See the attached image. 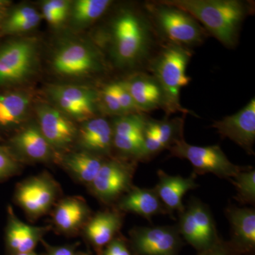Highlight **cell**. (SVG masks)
Returning a JSON list of instances; mask_svg holds the SVG:
<instances>
[{"instance_id":"cell-32","label":"cell","mask_w":255,"mask_h":255,"mask_svg":"<svg viewBox=\"0 0 255 255\" xmlns=\"http://www.w3.org/2000/svg\"><path fill=\"white\" fill-rule=\"evenodd\" d=\"M164 149V146L157 137L153 121L148 120L145 128L143 147H142L140 162L149 160L151 157L155 156L160 151L163 150Z\"/></svg>"},{"instance_id":"cell-33","label":"cell","mask_w":255,"mask_h":255,"mask_svg":"<svg viewBox=\"0 0 255 255\" xmlns=\"http://www.w3.org/2000/svg\"><path fill=\"white\" fill-rule=\"evenodd\" d=\"M101 99L102 105L107 113L116 117L125 115L119 103L114 82L105 87L101 94Z\"/></svg>"},{"instance_id":"cell-25","label":"cell","mask_w":255,"mask_h":255,"mask_svg":"<svg viewBox=\"0 0 255 255\" xmlns=\"http://www.w3.org/2000/svg\"><path fill=\"white\" fill-rule=\"evenodd\" d=\"M29 103V97L24 92L0 90V129L7 130L21 123Z\"/></svg>"},{"instance_id":"cell-14","label":"cell","mask_w":255,"mask_h":255,"mask_svg":"<svg viewBox=\"0 0 255 255\" xmlns=\"http://www.w3.org/2000/svg\"><path fill=\"white\" fill-rule=\"evenodd\" d=\"M4 145L21 163L24 160L39 163L58 162V154L43 136L38 124L20 129Z\"/></svg>"},{"instance_id":"cell-9","label":"cell","mask_w":255,"mask_h":255,"mask_svg":"<svg viewBox=\"0 0 255 255\" xmlns=\"http://www.w3.org/2000/svg\"><path fill=\"white\" fill-rule=\"evenodd\" d=\"M129 236L134 255H179L183 245L177 226L135 227Z\"/></svg>"},{"instance_id":"cell-36","label":"cell","mask_w":255,"mask_h":255,"mask_svg":"<svg viewBox=\"0 0 255 255\" xmlns=\"http://www.w3.org/2000/svg\"><path fill=\"white\" fill-rule=\"evenodd\" d=\"M197 255H241L231 244V242L220 240L214 246L205 251L199 252Z\"/></svg>"},{"instance_id":"cell-37","label":"cell","mask_w":255,"mask_h":255,"mask_svg":"<svg viewBox=\"0 0 255 255\" xmlns=\"http://www.w3.org/2000/svg\"><path fill=\"white\" fill-rule=\"evenodd\" d=\"M41 243H43L46 249V254L43 255H73L79 245L78 243H75V244L65 245V246H52L43 240Z\"/></svg>"},{"instance_id":"cell-23","label":"cell","mask_w":255,"mask_h":255,"mask_svg":"<svg viewBox=\"0 0 255 255\" xmlns=\"http://www.w3.org/2000/svg\"><path fill=\"white\" fill-rule=\"evenodd\" d=\"M123 82L142 113L158 109L164 110L163 94L153 76L139 73Z\"/></svg>"},{"instance_id":"cell-7","label":"cell","mask_w":255,"mask_h":255,"mask_svg":"<svg viewBox=\"0 0 255 255\" xmlns=\"http://www.w3.org/2000/svg\"><path fill=\"white\" fill-rule=\"evenodd\" d=\"M167 149L173 157L188 159L194 167L196 174L211 173L230 180L241 171L248 168L233 164L219 145L201 147L190 145L182 139Z\"/></svg>"},{"instance_id":"cell-43","label":"cell","mask_w":255,"mask_h":255,"mask_svg":"<svg viewBox=\"0 0 255 255\" xmlns=\"http://www.w3.org/2000/svg\"><path fill=\"white\" fill-rule=\"evenodd\" d=\"M73 255H87V254H85V253H74Z\"/></svg>"},{"instance_id":"cell-22","label":"cell","mask_w":255,"mask_h":255,"mask_svg":"<svg viewBox=\"0 0 255 255\" xmlns=\"http://www.w3.org/2000/svg\"><path fill=\"white\" fill-rule=\"evenodd\" d=\"M114 207L124 213L139 215L151 221L154 216L167 214V210L155 189L132 186L127 194L122 196Z\"/></svg>"},{"instance_id":"cell-12","label":"cell","mask_w":255,"mask_h":255,"mask_svg":"<svg viewBox=\"0 0 255 255\" xmlns=\"http://www.w3.org/2000/svg\"><path fill=\"white\" fill-rule=\"evenodd\" d=\"M36 111L38 128L55 152L58 156L70 152L78 133L71 119L58 109L44 104Z\"/></svg>"},{"instance_id":"cell-24","label":"cell","mask_w":255,"mask_h":255,"mask_svg":"<svg viewBox=\"0 0 255 255\" xmlns=\"http://www.w3.org/2000/svg\"><path fill=\"white\" fill-rule=\"evenodd\" d=\"M105 159L85 151H70L58 156L57 162L77 182L87 187L95 179Z\"/></svg>"},{"instance_id":"cell-29","label":"cell","mask_w":255,"mask_h":255,"mask_svg":"<svg viewBox=\"0 0 255 255\" xmlns=\"http://www.w3.org/2000/svg\"><path fill=\"white\" fill-rule=\"evenodd\" d=\"M157 137L167 149L177 140L184 139V118H175L171 120L153 121Z\"/></svg>"},{"instance_id":"cell-18","label":"cell","mask_w":255,"mask_h":255,"mask_svg":"<svg viewBox=\"0 0 255 255\" xmlns=\"http://www.w3.org/2000/svg\"><path fill=\"white\" fill-rule=\"evenodd\" d=\"M124 219V213L112 206L92 214L81 234L97 255H102L105 247L120 233Z\"/></svg>"},{"instance_id":"cell-35","label":"cell","mask_w":255,"mask_h":255,"mask_svg":"<svg viewBox=\"0 0 255 255\" xmlns=\"http://www.w3.org/2000/svg\"><path fill=\"white\" fill-rule=\"evenodd\" d=\"M102 255H133L127 241L121 233L105 247Z\"/></svg>"},{"instance_id":"cell-6","label":"cell","mask_w":255,"mask_h":255,"mask_svg":"<svg viewBox=\"0 0 255 255\" xmlns=\"http://www.w3.org/2000/svg\"><path fill=\"white\" fill-rule=\"evenodd\" d=\"M137 164L118 156L106 158L95 179L87 186L89 191L102 204L114 206L133 186Z\"/></svg>"},{"instance_id":"cell-17","label":"cell","mask_w":255,"mask_h":255,"mask_svg":"<svg viewBox=\"0 0 255 255\" xmlns=\"http://www.w3.org/2000/svg\"><path fill=\"white\" fill-rule=\"evenodd\" d=\"M212 127L217 130L223 138L233 140L250 155H254L255 141V100L245 106L233 115L216 121Z\"/></svg>"},{"instance_id":"cell-28","label":"cell","mask_w":255,"mask_h":255,"mask_svg":"<svg viewBox=\"0 0 255 255\" xmlns=\"http://www.w3.org/2000/svg\"><path fill=\"white\" fill-rule=\"evenodd\" d=\"M112 4L110 0H78L72 7V21L75 26H87L101 17Z\"/></svg>"},{"instance_id":"cell-4","label":"cell","mask_w":255,"mask_h":255,"mask_svg":"<svg viewBox=\"0 0 255 255\" xmlns=\"http://www.w3.org/2000/svg\"><path fill=\"white\" fill-rule=\"evenodd\" d=\"M61 197L59 183L48 172H43L18 183L13 200L23 210L28 221L35 222L51 212Z\"/></svg>"},{"instance_id":"cell-2","label":"cell","mask_w":255,"mask_h":255,"mask_svg":"<svg viewBox=\"0 0 255 255\" xmlns=\"http://www.w3.org/2000/svg\"><path fill=\"white\" fill-rule=\"evenodd\" d=\"M111 52L116 65L133 67L147 58L152 32L145 18L132 10L121 11L111 26Z\"/></svg>"},{"instance_id":"cell-13","label":"cell","mask_w":255,"mask_h":255,"mask_svg":"<svg viewBox=\"0 0 255 255\" xmlns=\"http://www.w3.org/2000/svg\"><path fill=\"white\" fill-rule=\"evenodd\" d=\"M49 95L58 110L70 119L84 122L94 118L98 100L92 89L78 85H54Z\"/></svg>"},{"instance_id":"cell-1","label":"cell","mask_w":255,"mask_h":255,"mask_svg":"<svg viewBox=\"0 0 255 255\" xmlns=\"http://www.w3.org/2000/svg\"><path fill=\"white\" fill-rule=\"evenodd\" d=\"M186 11L228 48L236 46L241 23L248 14L246 3L238 0H164Z\"/></svg>"},{"instance_id":"cell-3","label":"cell","mask_w":255,"mask_h":255,"mask_svg":"<svg viewBox=\"0 0 255 255\" xmlns=\"http://www.w3.org/2000/svg\"><path fill=\"white\" fill-rule=\"evenodd\" d=\"M191 56L190 50L185 47L167 43L151 64V71L163 94L164 110L167 115L175 112L191 113L180 103L181 90L191 82L186 74Z\"/></svg>"},{"instance_id":"cell-26","label":"cell","mask_w":255,"mask_h":255,"mask_svg":"<svg viewBox=\"0 0 255 255\" xmlns=\"http://www.w3.org/2000/svg\"><path fill=\"white\" fill-rule=\"evenodd\" d=\"M41 19V15L32 6H17L6 11L0 24V35L14 36L31 31L39 24Z\"/></svg>"},{"instance_id":"cell-31","label":"cell","mask_w":255,"mask_h":255,"mask_svg":"<svg viewBox=\"0 0 255 255\" xmlns=\"http://www.w3.org/2000/svg\"><path fill=\"white\" fill-rule=\"evenodd\" d=\"M22 169L18 161L4 145H0V183L17 175Z\"/></svg>"},{"instance_id":"cell-19","label":"cell","mask_w":255,"mask_h":255,"mask_svg":"<svg viewBox=\"0 0 255 255\" xmlns=\"http://www.w3.org/2000/svg\"><path fill=\"white\" fill-rule=\"evenodd\" d=\"M75 142L80 150L108 158L113 150L112 124L101 117H94L82 122L78 128Z\"/></svg>"},{"instance_id":"cell-5","label":"cell","mask_w":255,"mask_h":255,"mask_svg":"<svg viewBox=\"0 0 255 255\" xmlns=\"http://www.w3.org/2000/svg\"><path fill=\"white\" fill-rule=\"evenodd\" d=\"M149 13L169 43L187 48L200 44L206 36V30L186 11L162 2L150 3Z\"/></svg>"},{"instance_id":"cell-30","label":"cell","mask_w":255,"mask_h":255,"mask_svg":"<svg viewBox=\"0 0 255 255\" xmlns=\"http://www.w3.org/2000/svg\"><path fill=\"white\" fill-rule=\"evenodd\" d=\"M237 190L236 199L244 204H255V171L248 168L230 179Z\"/></svg>"},{"instance_id":"cell-8","label":"cell","mask_w":255,"mask_h":255,"mask_svg":"<svg viewBox=\"0 0 255 255\" xmlns=\"http://www.w3.org/2000/svg\"><path fill=\"white\" fill-rule=\"evenodd\" d=\"M36 40H11L0 45V90L22 82L36 65Z\"/></svg>"},{"instance_id":"cell-38","label":"cell","mask_w":255,"mask_h":255,"mask_svg":"<svg viewBox=\"0 0 255 255\" xmlns=\"http://www.w3.org/2000/svg\"><path fill=\"white\" fill-rule=\"evenodd\" d=\"M48 4L59 16L62 23L66 20L70 11V2L66 0H48Z\"/></svg>"},{"instance_id":"cell-20","label":"cell","mask_w":255,"mask_h":255,"mask_svg":"<svg viewBox=\"0 0 255 255\" xmlns=\"http://www.w3.org/2000/svg\"><path fill=\"white\" fill-rule=\"evenodd\" d=\"M159 181L154 188L159 199L167 211V214L172 215L175 211L179 214L184 211L185 206L183 204L182 198L188 191L196 189V174L193 173L189 177L181 176H171L159 169L157 172Z\"/></svg>"},{"instance_id":"cell-11","label":"cell","mask_w":255,"mask_h":255,"mask_svg":"<svg viewBox=\"0 0 255 255\" xmlns=\"http://www.w3.org/2000/svg\"><path fill=\"white\" fill-rule=\"evenodd\" d=\"M149 119L142 113L117 117L112 122L113 149L118 157L140 162L146 126Z\"/></svg>"},{"instance_id":"cell-34","label":"cell","mask_w":255,"mask_h":255,"mask_svg":"<svg viewBox=\"0 0 255 255\" xmlns=\"http://www.w3.org/2000/svg\"><path fill=\"white\" fill-rule=\"evenodd\" d=\"M119 103L124 113L126 114L142 113L137 108L133 99L128 91L123 81L114 82ZM144 114V113H142Z\"/></svg>"},{"instance_id":"cell-16","label":"cell","mask_w":255,"mask_h":255,"mask_svg":"<svg viewBox=\"0 0 255 255\" xmlns=\"http://www.w3.org/2000/svg\"><path fill=\"white\" fill-rule=\"evenodd\" d=\"M6 223L4 230L5 249L7 255H18L34 251L45 235L52 230L50 225L34 226L21 221L11 205L6 208Z\"/></svg>"},{"instance_id":"cell-27","label":"cell","mask_w":255,"mask_h":255,"mask_svg":"<svg viewBox=\"0 0 255 255\" xmlns=\"http://www.w3.org/2000/svg\"><path fill=\"white\" fill-rule=\"evenodd\" d=\"M200 236L204 251L214 246L221 240L209 208L201 201L192 199L185 206Z\"/></svg>"},{"instance_id":"cell-40","label":"cell","mask_w":255,"mask_h":255,"mask_svg":"<svg viewBox=\"0 0 255 255\" xmlns=\"http://www.w3.org/2000/svg\"><path fill=\"white\" fill-rule=\"evenodd\" d=\"M11 4V1H8V0H0V11H1V12H6L8 9H9Z\"/></svg>"},{"instance_id":"cell-42","label":"cell","mask_w":255,"mask_h":255,"mask_svg":"<svg viewBox=\"0 0 255 255\" xmlns=\"http://www.w3.org/2000/svg\"><path fill=\"white\" fill-rule=\"evenodd\" d=\"M6 13V12H1V11H0V24H1V21H2L3 18H4Z\"/></svg>"},{"instance_id":"cell-39","label":"cell","mask_w":255,"mask_h":255,"mask_svg":"<svg viewBox=\"0 0 255 255\" xmlns=\"http://www.w3.org/2000/svg\"><path fill=\"white\" fill-rule=\"evenodd\" d=\"M42 11H43V17L50 24L55 26H58L62 24L59 16L48 4V1L43 3V6H42Z\"/></svg>"},{"instance_id":"cell-15","label":"cell","mask_w":255,"mask_h":255,"mask_svg":"<svg viewBox=\"0 0 255 255\" xmlns=\"http://www.w3.org/2000/svg\"><path fill=\"white\" fill-rule=\"evenodd\" d=\"M50 213L52 229L68 237L81 234L93 214L86 200L80 196L60 198Z\"/></svg>"},{"instance_id":"cell-21","label":"cell","mask_w":255,"mask_h":255,"mask_svg":"<svg viewBox=\"0 0 255 255\" xmlns=\"http://www.w3.org/2000/svg\"><path fill=\"white\" fill-rule=\"evenodd\" d=\"M226 214L231 223V244L241 255L251 254L255 248V210L231 206Z\"/></svg>"},{"instance_id":"cell-41","label":"cell","mask_w":255,"mask_h":255,"mask_svg":"<svg viewBox=\"0 0 255 255\" xmlns=\"http://www.w3.org/2000/svg\"><path fill=\"white\" fill-rule=\"evenodd\" d=\"M18 255H41L37 254L34 251L29 252V253H22V254H19Z\"/></svg>"},{"instance_id":"cell-10","label":"cell","mask_w":255,"mask_h":255,"mask_svg":"<svg viewBox=\"0 0 255 255\" xmlns=\"http://www.w3.org/2000/svg\"><path fill=\"white\" fill-rule=\"evenodd\" d=\"M53 68L65 76L80 77L100 71V55L91 46L78 41H69L55 51Z\"/></svg>"}]
</instances>
